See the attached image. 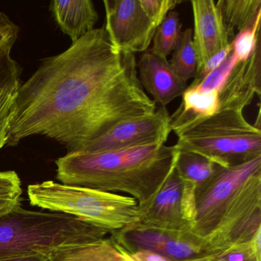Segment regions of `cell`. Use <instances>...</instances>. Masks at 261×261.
I'll use <instances>...</instances> for the list:
<instances>
[{
  "mask_svg": "<svg viewBox=\"0 0 261 261\" xmlns=\"http://www.w3.org/2000/svg\"><path fill=\"white\" fill-rule=\"evenodd\" d=\"M20 85L21 81L0 91V149L6 146L9 123Z\"/></svg>",
  "mask_w": 261,
  "mask_h": 261,
  "instance_id": "21",
  "label": "cell"
},
{
  "mask_svg": "<svg viewBox=\"0 0 261 261\" xmlns=\"http://www.w3.org/2000/svg\"><path fill=\"white\" fill-rule=\"evenodd\" d=\"M230 39L253 27L261 16V0H219L216 3Z\"/></svg>",
  "mask_w": 261,
  "mask_h": 261,
  "instance_id": "15",
  "label": "cell"
},
{
  "mask_svg": "<svg viewBox=\"0 0 261 261\" xmlns=\"http://www.w3.org/2000/svg\"><path fill=\"white\" fill-rule=\"evenodd\" d=\"M189 261H207L206 260V257L201 258V259H192V260Z\"/></svg>",
  "mask_w": 261,
  "mask_h": 261,
  "instance_id": "32",
  "label": "cell"
},
{
  "mask_svg": "<svg viewBox=\"0 0 261 261\" xmlns=\"http://www.w3.org/2000/svg\"><path fill=\"white\" fill-rule=\"evenodd\" d=\"M261 230V156L219 166L196 195L192 233L206 255L250 241Z\"/></svg>",
  "mask_w": 261,
  "mask_h": 261,
  "instance_id": "2",
  "label": "cell"
},
{
  "mask_svg": "<svg viewBox=\"0 0 261 261\" xmlns=\"http://www.w3.org/2000/svg\"><path fill=\"white\" fill-rule=\"evenodd\" d=\"M155 111L139 80L135 55L116 48L105 27L94 29L42 59L21 84L6 146L41 135L79 152L119 123Z\"/></svg>",
  "mask_w": 261,
  "mask_h": 261,
  "instance_id": "1",
  "label": "cell"
},
{
  "mask_svg": "<svg viewBox=\"0 0 261 261\" xmlns=\"http://www.w3.org/2000/svg\"><path fill=\"white\" fill-rule=\"evenodd\" d=\"M28 196L32 205L71 215L111 233L140 220L137 201L122 194L46 181L30 185Z\"/></svg>",
  "mask_w": 261,
  "mask_h": 261,
  "instance_id": "6",
  "label": "cell"
},
{
  "mask_svg": "<svg viewBox=\"0 0 261 261\" xmlns=\"http://www.w3.org/2000/svg\"><path fill=\"white\" fill-rule=\"evenodd\" d=\"M112 241L126 250H146L175 261L207 256L201 242L192 234H175L146 228L137 224L111 233Z\"/></svg>",
  "mask_w": 261,
  "mask_h": 261,
  "instance_id": "10",
  "label": "cell"
},
{
  "mask_svg": "<svg viewBox=\"0 0 261 261\" xmlns=\"http://www.w3.org/2000/svg\"><path fill=\"white\" fill-rule=\"evenodd\" d=\"M171 127L179 152H193L224 168L261 156V130L242 111H222L209 117H189L174 112Z\"/></svg>",
  "mask_w": 261,
  "mask_h": 261,
  "instance_id": "5",
  "label": "cell"
},
{
  "mask_svg": "<svg viewBox=\"0 0 261 261\" xmlns=\"http://www.w3.org/2000/svg\"><path fill=\"white\" fill-rule=\"evenodd\" d=\"M219 166L198 154L180 152L175 169L183 182L193 189L197 195L212 179Z\"/></svg>",
  "mask_w": 261,
  "mask_h": 261,
  "instance_id": "16",
  "label": "cell"
},
{
  "mask_svg": "<svg viewBox=\"0 0 261 261\" xmlns=\"http://www.w3.org/2000/svg\"><path fill=\"white\" fill-rule=\"evenodd\" d=\"M116 246L118 247L119 250L121 252L122 254L127 261H175L166 257L163 255L149 251V250H126L119 247L117 244H116Z\"/></svg>",
  "mask_w": 261,
  "mask_h": 261,
  "instance_id": "29",
  "label": "cell"
},
{
  "mask_svg": "<svg viewBox=\"0 0 261 261\" xmlns=\"http://www.w3.org/2000/svg\"><path fill=\"white\" fill-rule=\"evenodd\" d=\"M232 51H233V44L231 42L225 48L220 50L219 51L215 53V55H213L212 57L209 58L206 61L201 69L197 73L196 77H195L194 81L198 82V81L201 80V79L205 77L207 74L217 69L226 60V59L231 54Z\"/></svg>",
  "mask_w": 261,
  "mask_h": 261,
  "instance_id": "28",
  "label": "cell"
},
{
  "mask_svg": "<svg viewBox=\"0 0 261 261\" xmlns=\"http://www.w3.org/2000/svg\"><path fill=\"white\" fill-rule=\"evenodd\" d=\"M21 205V198H0V216L7 215Z\"/></svg>",
  "mask_w": 261,
  "mask_h": 261,
  "instance_id": "30",
  "label": "cell"
},
{
  "mask_svg": "<svg viewBox=\"0 0 261 261\" xmlns=\"http://www.w3.org/2000/svg\"><path fill=\"white\" fill-rule=\"evenodd\" d=\"M207 261H261V230L250 241L233 244L206 256Z\"/></svg>",
  "mask_w": 261,
  "mask_h": 261,
  "instance_id": "20",
  "label": "cell"
},
{
  "mask_svg": "<svg viewBox=\"0 0 261 261\" xmlns=\"http://www.w3.org/2000/svg\"><path fill=\"white\" fill-rule=\"evenodd\" d=\"M172 131L171 117L166 107L149 115L119 123L108 133L88 143L79 152L119 150L150 144H165Z\"/></svg>",
  "mask_w": 261,
  "mask_h": 261,
  "instance_id": "9",
  "label": "cell"
},
{
  "mask_svg": "<svg viewBox=\"0 0 261 261\" xmlns=\"http://www.w3.org/2000/svg\"><path fill=\"white\" fill-rule=\"evenodd\" d=\"M261 16L258 18L254 25L248 30H244L235 36L232 41L233 55L236 62L246 60L250 56L256 46L259 38Z\"/></svg>",
  "mask_w": 261,
  "mask_h": 261,
  "instance_id": "22",
  "label": "cell"
},
{
  "mask_svg": "<svg viewBox=\"0 0 261 261\" xmlns=\"http://www.w3.org/2000/svg\"><path fill=\"white\" fill-rule=\"evenodd\" d=\"M22 192L20 178L15 171L0 172V198H19Z\"/></svg>",
  "mask_w": 261,
  "mask_h": 261,
  "instance_id": "27",
  "label": "cell"
},
{
  "mask_svg": "<svg viewBox=\"0 0 261 261\" xmlns=\"http://www.w3.org/2000/svg\"><path fill=\"white\" fill-rule=\"evenodd\" d=\"M179 13L171 11L157 28L152 39V46L149 51L163 59L172 54L181 33Z\"/></svg>",
  "mask_w": 261,
  "mask_h": 261,
  "instance_id": "19",
  "label": "cell"
},
{
  "mask_svg": "<svg viewBox=\"0 0 261 261\" xmlns=\"http://www.w3.org/2000/svg\"><path fill=\"white\" fill-rule=\"evenodd\" d=\"M103 27L113 45L126 53L149 49L157 27L146 16L139 0H105Z\"/></svg>",
  "mask_w": 261,
  "mask_h": 261,
  "instance_id": "8",
  "label": "cell"
},
{
  "mask_svg": "<svg viewBox=\"0 0 261 261\" xmlns=\"http://www.w3.org/2000/svg\"><path fill=\"white\" fill-rule=\"evenodd\" d=\"M260 39L246 60L236 62L218 91L219 111H242L261 94Z\"/></svg>",
  "mask_w": 261,
  "mask_h": 261,
  "instance_id": "11",
  "label": "cell"
},
{
  "mask_svg": "<svg viewBox=\"0 0 261 261\" xmlns=\"http://www.w3.org/2000/svg\"><path fill=\"white\" fill-rule=\"evenodd\" d=\"M21 73L20 65L12 58L11 54L0 56V91L20 82Z\"/></svg>",
  "mask_w": 261,
  "mask_h": 261,
  "instance_id": "26",
  "label": "cell"
},
{
  "mask_svg": "<svg viewBox=\"0 0 261 261\" xmlns=\"http://www.w3.org/2000/svg\"><path fill=\"white\" fill-rule=\"evenodd\" d=\"M180 152L150 144L105 152H68L56 161L62 184L132 197L147 204L173 170Z\"/></svg>",
  "mask_w": 261,
  "mask_h": 261,
  "instance_id": "3",
  "label": "cell"
},
{
  "mask_svg": "<svg viewBox=\"0 0 261 261\" xmlns=\"http://www.w3.org/2000/svg\"><path fill=\"white\" fill-rule=\"evenodd\" d=\"M111 232L60 212L16 207L0 216V259L45 255L71 246L97 242Z\"/></svg>",
  "mask_w": 261,
  "mask_h": 261,
  "instance_id": "4",
  "label": "cell"
},
{
  "mask_svg": "<svg viewBox=\"0 0 261 261\" xmlns=\"http://www.w3.org/2000/svg\"><path fill=\"white\" fill-rule=\"evenodd\" d=\"M143 11L158 28L171 11L181 4V0H139Z\"/></svg>",
  "mask_w": 261,
  "mask_h": 261,
  "instance_id": "24",
  "label": "cell"
},
{
  "mask_svg": "<svg viewBox=\"0 0 261 261\" xmlns=\"http://www.w3.org/2000/svg\"><path fill=\"white\" fill-rule=\"evenodd\" d=\"M191 4L193 12V44L198 61V73L209 58L231 43L232 40L214 0H192Z\"/></svg>",
  "mask_w": 261,
  "mask_h": 261,
  "instance_id": "12",
  "label": "cell"
},
{
  "mask_svg": "<svg viewBox=\"0 0 261 261\" xmlns=\"http://www.w3.org/2000/svg\"><path fill=\"white\" fill-rule=\"evenodd\" d=\"M235 63H236V60L233 53H231L217 69L207 74L201 80L198 82L193 81L188 88H193L201 91H211L213 90L219 91L223 82L231 71Z\"/></svg>",
  "mask_w": 261,
  "mask_h": 261,
  "instance_id": "23",
  "label": "cell"
},
{
  "mask_svg": "<svg viewBox=\"0 0 261 261\" xmlns=\"http://www.w3.org/2000/svg\"><path fill=\"white\" fill-rule=\"evenodd\" d=\"M171 68L180 79L188 82L195 79L198 71V61L193 44V31L187 29L181 32L176 45L169 61Z\"/></svg>",
  "mask_w": 261,
  "mask_h": 261,
  "instance_id": "17",
  "label": "cell"
},
{
  "mask_svg": "<svg viewBox=\"0 0 261 261\" xmlns=\"http://www.w3.org/2000/svg\"><path fill=\"white\" fill-rule=\"evenodd\" d=\"M182 100L175 113L189 117H209L219 112L218 90L201 91L187 88Z\"/></svg>",
  "mask_w": 261,
  "mask_h": 261,
  "instance_id": "18",
  "label": "cell"
},
{
  "mask_svg": "<svg viewBox=\"0 0 261 261\" xmlns=\"http://www.w3.org/2000/svg\"><path fill=\"white\" fill-rule=\"evenodd\" d=\"M139 80L143 89L152 95L155 105L166 107L187 89V82L178 77L168 59L147 51L137 62Z\"/></svg>",
  "mask_w": 261,
  "mask_h": 261,
  "instance_id": "13",
  "label": "cell"
},
{
  "mask_svg": "<svg viewBox=\"0 0 261 261\" xmlns=\"http://www.w3.org/2000/svg\"><path fill=\"white\" fill-rule=\"evenodd\" d=\"M196 195L183 182L174 168L152 199L139 207L137 225L175 234L192 233Z\"/></svg>",
  "mask_w": 261,
  "mask_h": 261,
  "instance_id": "7",
  "label": "cell"
},
{
  "mask_svg": "<svg viewBox=\"0 0 261 261\" xmlns=\"http://www.w3.org/2000/svg\"><path fill=\"white\" fill-rule=\"evenodd\" d=\"M19 27L7 14L0 12V56L11 54L19 35Z\"/></svg>",
  "mask_w": 261,
  "mask_h": 261,
  "instance_id": "25",
  "label": "cell"
},
{
  "mask_svg": "<svg viewBox=\"0 0 261 261\" xmlns=\"http://www.w3.org/2000/svg\"><path fill=\"white\" fill-rule=\"evenodd\" d=\"M0 261H51V259L45 255H34V256H22V257L1 259Z\"/></svg>",
  "mask_w": 261,
  "mask_h": 261,
  "instance_id": "31",
  "label": "cell"
},
{
  "mask_svg": "<svg viewBox=\"0 0 261 261\" xmlns=\"http://www.w3.org/2000/svg\"><path fill=\"white\" fill-rule=\"evenodd\" d=\"M49 10L62 33L72 43L94 30L98 14L91 0H53Z\"/></svg>",
  "mask_w": 261,
  "mask_h": 261,
  "instance_id": "14",
  "label": "cell"
}]
</instances>
